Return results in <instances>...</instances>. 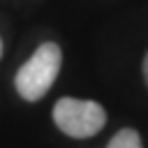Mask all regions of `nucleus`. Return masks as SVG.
<instances>
[{"instance_id": "1", "label": "nucleus", "mask_w": 148, "mask_h": 148, "mask_svg": "<svg viewBox=\"0 0 148 148\" xmlns=\"http://www.w3.org/2000/svg\"><path fill=\"white\" fill-rule=\"evenodd\" d=\"M60 65H62L60 46L56 42H42L14 74V88L18 97L25 102H39L58 79Z\"/></svg>"}, {"instance_id": "2", "label": "nucleus", "mask_w": 148, "mask_h": 148, "mask_svg": "<svg viewBox=\"0 0 148 148\" xmlns=\"http://www.w3.org/2000/svg\"><path fill=\"white\" fill-rule=\"evenodd\" d=\"M53 123L56 127L72 139H88L104 130L106 125V109L95 99H79V97H60L53 104Z\"/></svg>"}, {"instance_id": "3", "label": "nucleus", "mask_w": 148, "mask_h": 148, "mask_svg": "<svg viewBox=\"0 0 148 148\" xmlns=\"http://www.w3.org/2000/svg\"><path fill=\"white\" fill-rule=\"evenodd\" d=\"M106 148H143L141 134H139L134 127H123V130H118V132L109 139Z\"/></svg>"}, {"instance_id": "4", "label": "nucleus", "mask_w": 148, "mask_h": 148, "mask_svg": "<svg viewBox=\"0 0 148 148\" xmlns=\"http://www.w3.org/2000/svg\"><path fill=\"white\" fill-rule=\"evenodd\" d=\"M141 74H143V81H146V86H148V51H146L143 62H141Z\"/></svg>"}, {"instance_id": "5", "label": "nucleus", "mask_w": 148, "mask_h": 148, "mask_svg": "<svg viewBox=\"0 0 148 148\" xmlns=\"http://www.w3.org/2000/svg\"><path fill=\"white\" fill-rule=\"evenodd\" d=\"M0 58H2V37H0Z\"/></svg>"}]
</instances>
